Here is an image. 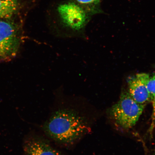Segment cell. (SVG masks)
Returning <instances> with one entry per match:
<instances>
[{"mask_svg":"<svg viewBox=\"0 0 155 155\" xmlns=\"http://www.w3.org/2000/svg\"><path fill=\"white\" fill-rule=\"evenodd\" d=\"M51 23L55 35L62 38H85L87 24L95 13L78 3L67 0L57 4L54 8Z\"/></svg>","mask_w":155,"mask_h":155,"instance_id":"2","label":"cell"},{"mask_svg":"<svg viewBox=\"0 0 155 155\" xmlns=\"http://www.w3.org/2000/svg\"><path fill=\"white\" fill-rule=\"evenodd\" d=\"M147 87L151 97V102L153 105V125L155 120V72L152 76L150 77L147 83Z\"/></svg>","mask_w":155,"mask_h":155,"instance_id":"9","label":"cell"},{"mask_svg":"<svg viewBox=\"0 0 155 155\" xmlns=\"http://www.w3.org/2000/svg\"><path fill=\"white\" fill-rule=\"evenodd\" d=\"M24 155H64L52 146L47 139L38 135H31L25 139Z\"/></svg>","mask_w":155,"mask_h":155,"instance_id":"6","label":"cell"},{"mask_svg":"<svg viewBox=\"0 0 155 155\" xmlns=\"http://www.w3.org/2000/svg\"><path fill=\"white\" fill-rule=\"evenodd\" d=\"M146 105L137 103L127 91H122L119 101L108 110L110 117L116 124L124 129L136 124Z\"/></svg>","mask_w":155,"mask_h":155,"instance_id":"3","label":"cell"},{"mask_svg":"<svg viewBox=\"0 0 155 155\" xmlns=\"http://www.w3.org/2000/svg\"><path fill=\"white\" fill-rule=\"evenodd\" d=\"M21 25L11 18L0 19V61L16 56L23 41Z\"/></svg>","mask_w":155,"mask_h":155,"instance_id":"4","label":"cell"},{"mask_svg":"<svg viewBox=\"0 0 155 155\" xmlns=\"http://www.w3.org/2000/svg\"><path fill=\"white\" fill-rule=\"evenodd\" d=\"M21 0H0V19L10 18L18 11Z\"/></svg>","mask_w":155,"mask_h":155,"instance_id":"7","label":"cell"},{"mask_svg":"<svg viewBox=\"0 0 155 155\" xmlns=\"http://www.w3.org/2000/svg\"><path fill=\"white\" fill-rule=\"evenodd\" d=\"M43 130L58 144L69 145L81 140L90 132V127L83 108L69 104L54 110L44 123Z\"/></svg>","mask_w":155,"mask_h":155,"instance_id":"1","label":"cell"},{"mask_svg":"<svg viewBox=\"0 0 155 155\" xmlns=\"http://www.w3.org/2000/svg\"><path fill=\"white\" fill-rule=\"evenodd\" d=\"M78 3L94 12L96 15L103 13L100 4L103 0H74Z\"/></svg>","mask_w":155,"mask_h":155,"instance_id":"8","label":"cell"},{"mask_svg":"<svg viewBox=\"0 0 155 155\" xmlns=\"http://www.w3.org/2000/svg\"><path fill=\"white\" fill-rule=\"evenodd\" d=\"M154 155H155V152H154Z\"/></svg>","mask_w":155,"mask_h":155,"instance_id":"10","label":"cell"},{"mask_svg":"<svg viewBox=\"0 0 155 155\" xmlns=\"http://www.w3.org/2000/svg\"><path fill=\"white\" fill-rule=\"evenodd\" d=\"M150 75L146 73H139L128 78V92L137 103L147 105L151 102V98L147 89V85Z\"/></svg>","mask_w":155,"mask_h":155,"instance_id":"5","label":"cell"}]
</instances>
